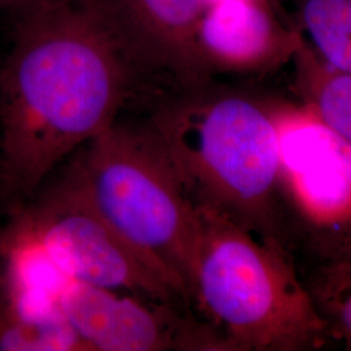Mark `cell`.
I'll list each match as a JSON object with an SVG mask.
<instances>
[{"label": "cell", "mask_w": 351, "mask_h": 351, "mask_svg": "<svg viewBox=\"0 0 351 351\" xmlns=\"http://www.w3.org/2000/svg\"><path fill=\"white\" fill-rule=\"evenodd\" d=\"M137 69L98 0L23 11L0 65V211L29 201L64 158L117 121Z\"/></svg>", "instance_id": "1"}, {"label": "cell", "mask_w": 351, "mask_h": 351, "mask_svg": "<svg viewBox=\"0 0 351 351\" xmlns=\"http://www.w3.org/2000/svg\"><path fill=\"white\" fill-rule=\"evenodd\" d=\"M146 124L195 207L280 239V136L271 103L211 81L178 88Z\"/></svg>", "instance_id": "2"}, {"label": "cell", "mask_w": 351, "mask_h": 351, "mask_svg": "<svg viewBox=\"0 0 351 351\" xmlns=\"http://www.w3.org/2000/svg\"><path fill=\"white\" fill-rule=\"evenodd\" d=\"M190 306L221 351L320 349L330 326L281 241L198 208Z\"/></svg>", "instance_id": "3"}, {"label": "cell", "mask_w": 351, "mask_h": 351, "mask_svg": "<svg viewBox=\"0 0 351 351\" xmlns=\"http://www.w3.org/2000/svg\"><path fill=\"white\" fill-rule=\"evenodd\" d=\"M68 171L110 224L190 304L198 211L149 125L116 121L84 146Z\"/></svg>", "instance_id": "4"}, {"label": "cell", "mask_w": 351, "mask_h": 351, "mask_svg": "<svg viewBox=\"0 0 351 351\" xmlns=\"http://www.w3.org/2000/svg\"><path fill=\"white\" fill-rule=\"evenodd\" d=\"M7 215L25 226L72 281L190 307L175 284L98 211L69 171Z\"/></svg>", "instance_id": "5"}, {"label": "cell", "mask_w": 351, "mask_h": 351, "mask_svg": "<svg viewBox=\"0 0 351 351\" xmlns=\"http://www.w3.org/2000/svg\"><path fill=\"white\" fill-rule=\"evenodd\" d=\"M272 112L280 136V189L311 230L336 241L337 252L351 230V143L306 107L272 104Z\"/></svg>", "instance_id": "6"}, {"label": "cell", "mask_w": 351, "mask_h": 351, "mask_svg": "<svg viewBox=\"0 0 351 351\" xmlns=\"http://www.w3.org/2000/svg\"><path fill=\"white\" fill-rule=\"evenodd\" d=\"M145 300L72 281L62 310L86 351H220L190 307Z\"/></svg>", "instance_id": "7"}, {"label": "cell", "mask_w": 351, "mask_h": 351, "mask_svg": "<svg viewBox=\"0 0 351 351\" xmlns=\"http://www.w3.org/2000/svg\"><path fill=\"white\" fill-rule=\"evenodd\" d=\"M138 68L169 75L178 88L213 81L198 45L203 0H98Z\"/></svg>", "instance_id": "8"}, {"label": "cell", "mask_w": 351, "mask_h": 351, "mask_svg": "<svg viewBox=\"0 0 351 351\" xmlns=\"http://www.w3.org/2000/svg\"><path fill=\"white\" fill-rule=\"evenodd\" d=\"M301 34L282 30L263 0H216L198 26L202 58L211 75H258L291 60Z\"/></svg>", "instance_id": "9"}, {"label": "cell", "mask_w": 351, "mask_h": 351, "mask_svg": "<svg viewBox=\"0 0 351 351\" xmlns=\"http://www.w3.org/2000/svg\"><path fill=\"white\" fill-rule=\"evenodd\" d=\"M304 107L332 132L351 143V75L326 64L300 38L291 58Z\"/></svg>", "instance_id": "10"}, {"label": "cell", "mask_w": 351, "mask_h": 351, "mask_svg": "<svg viewBox=\"0 0 351 351\" xmlns=\"http://www.w3.org/2000/svg\"><path fill=\"white\" fill-rule=\"evenodd\" d=\"M313 50L351 75V0H294Z\"/></svg>", "instance_id": "11"}, {"label": "cell", "mask_w": 351, "mask_h": 351, "mask_svg": "<svg viewBox=\"0 0 351 351\" xmlns=\"http://www.w3.org/2000/svg\"><path fill=\"white\" fill-rule=\"evenodd\" d=\"M0 350L86 351L65 315L49 320L0 315Z\"/></svg>", "instance_id": "12"}, {"label": "cell", "mask_w": 351, "mask_h": 351, "mask_svg": "<svg viewBox=\"0 0 351 351\" xmlns=\"http://www.w3.org/2000/svg\"><path fill=\"white\" fill-rule=\"evenodd\" d=\"M317 297L330 329L351 350V262L330 265Z\"/></svg>", "instance_id": "13"}, {"label": "cell", "mask_w": 351, "mask_h": 351, "mask_svg": "<svg viewBox=\"0 0 351 351\" xmlns=\"http://www.w3.org/2000/svg\"><path fill=\"white\" fill-rule=\"evenodd\" d=\"M45 0H0V7L3 8H13L17 11H24L26 8L36 5Z\"/></svg>", "instance_id": "14"}, {"label": "cell", "mask_w": 351, "mask_h": 351, "mask_svg": "<svg viewBox=\"0 0 351 351\" xmlns=\"http://www.w3.org/2000/svg\"><path fill=\"white\" fill-rule=\"evenodd\" d=\"M335 262H351V230L346 239L341 243L339 251L336 252Z\"/></svg>", "instance_id": "15"}, {"label": "cell", "mask_w": 351, "mask_h": 351, "mask_svg": "<svg viewBox=\"0 0 351 351\" xmlns=\"http://www.w3.org/2000/svg\"><path fill=\"white\" fill-rule=\"evenodd\" d=\"M206 4H210V3H213V1H216V0H203Z\"/></svg>", "instance_id": "16"}]
</instances>
